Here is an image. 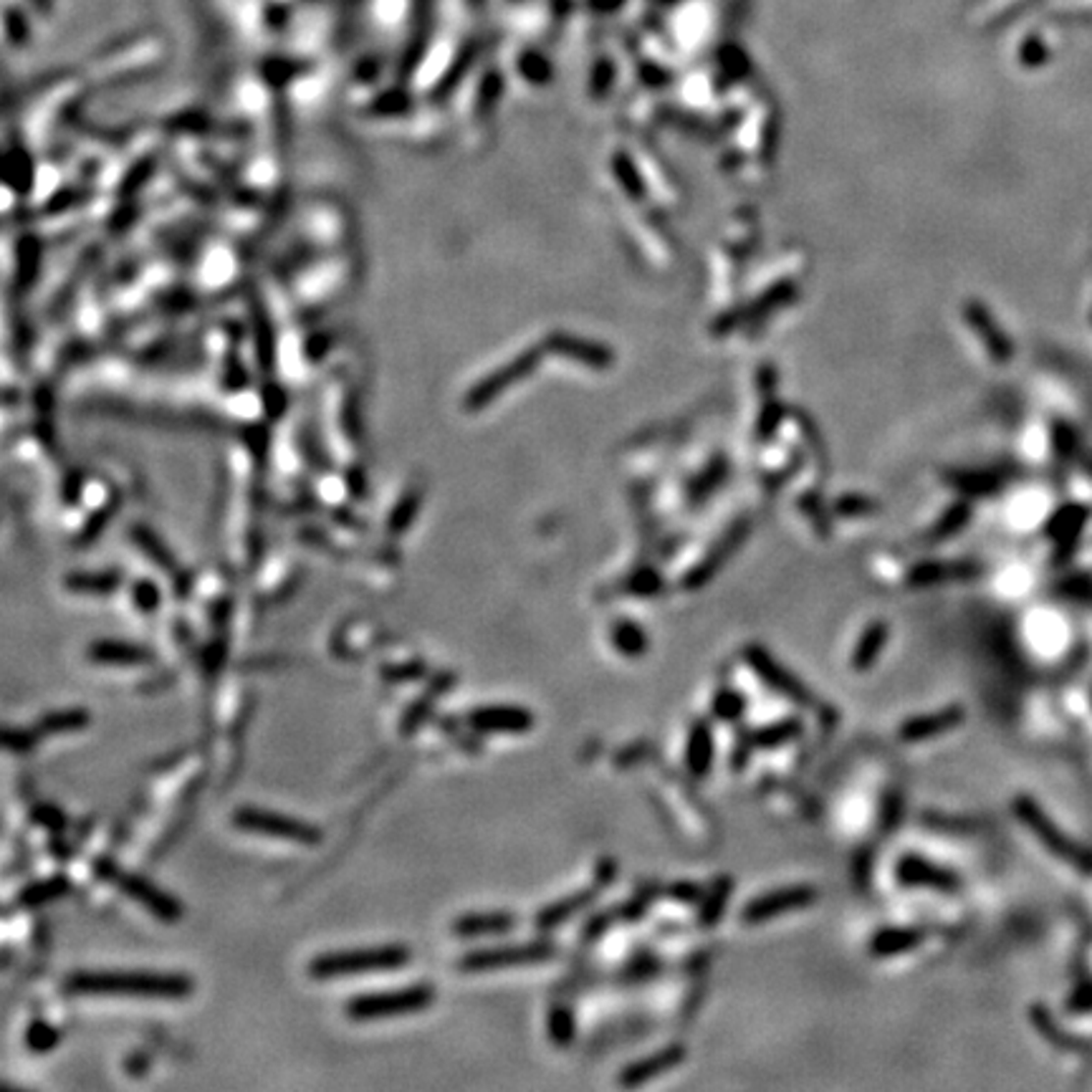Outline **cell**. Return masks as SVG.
Returning a JSON list of instances; mask_svg holds the SVG:
<instances>
[{
	"label": "cell",
	"mask_w": 1092,
	"mask_h": 1092,
	"mask_svg": "<svg viewBox=\"0 0 1092 1092\" xmlns=\"http://www.w3.org/2000/svg\"><path fill=\"white\" fill-rule=\"evenodd\" d=\"M64 992L94 999L183 1002L193 997L196 981L180 971H74L64 979Z\"/></svg>",
	"instance_id": "1"
},
{
	"label": "cell",
	"mask_w": 1092,
	"mask_h": 1092,
	"mask_svg": "<svg viewBox=\"0 0 1092 1092\" xmlns=\"http://www.w3.org/2000/svg\"><path fill=\"white\" fill-rule=\"evenodd\" d=\"M413 963V948L405 944H382L367 946V948H347V950H326L314 956L307 966L309 979L314 981H337V979H357V976L390 974Z\"/></svg>",
	"instance_id": "2"
},
{
	"label": "cell",
	"mask_w": 1092,
	"mask_h": 1092,
	"mask_svg": "<svg viewBox=\"0 0 1092 1092\" xmlns=\"http://www.w3.org/2000/svg\"><path fill=\"white\" fill-rule=\"evenodd\" d=\"M437 989L431 981H415L408 986H397L387 992H367L347 999L344 1014L349 1021H382L400 1019V1016H413L420 1011L431 1009L435 1004Z\"/></svg>",
	"instance_id": "3"
},
{
	"label": "cell",
	"mask_w": 1092,
	"mask_h": 1092,
	"mask_svg": "<svg viewBox=\"0 0 1092 1092\" xmlns=\"http://www.w3.org/2000/svg\"><path fill=\"white\" fill-rule=\"evenodd\" d=\"M231 822L241 833L259 834V837L284 839V842L304 844V847H316V844L324 842V830L319 825L299 820V817L281 815L273 809L254 807V804L238 807L231 815Z\"/></svg>",
	"instance_id": "4"
},
{
	"label": "cell",
	"mask_w": 1092,
	"mask_h": 1092,
	"mask_svg": "<svg viewBox=\"0 0 1092 1092\" xmlns=\"http://www.w3.org/2000/svg\"><path fill=\"white\" fill-rule=\"evenodd\" d=\"M556 953H559V946L549 939L486 946V948L466 950L458 958V971L461 974H486V971H498V968L532 966V963L551 961V958H556Z\"/></svg>",
	"instance_id": "5"
},
{
	"label": "cell",
	"mask_w": 1092,
	"mask_h": 1092,
	"mask_svg": "<svg viewBox=\"0 0 1092 1092\" xmlns=\"http://www.w3.org/2000/svg\"><path fill=\"white\" fill-rule=\"evenodd\" d=\"M744 661L746 665L754 670L756 678L762 680L767 688H772L774 693H779V696H784L786 701L797 703V706H802V709H815L817 706V698L815 693H812V688H809L802 678H797V675L791 673L789 667L781 665V662L776 661L764 645H756V643L746 645Z\"/></svg>",
	"instance_id": "6"
},
{
	"label": "cell",
	"mask_w": 1092,
	"mask_h": 1092,
	"mask_svg": "<svg viewBox=\"0 0 1092 1092\" xmlns=\"http://www.w3.org/2000/svg\"><path fill=\"white\" fill-rule=\"evenodd\" d=\"M466 726L479 736H524L537 726V716L516 703H490L476 706L466 714Z\"/></svg>",
	"instance_id": "7"
},
{
	"label": "cell",
	"mask_w": 1092,
	"mask_h": 1092,
	"mask_svg": "<svg viewBox=\"0 0 1092 1092\" xmlns=\"http://www.w3.org/2000/svg\"><path fill=\"white\" fill-rule=\"evenodd\" d=\"M112 886H117L119 892L130 897L132 903L143 905V908L147 910L152 918H157L160 923L183 921V915H185L183 903H180L175 895H170L167 891H162L160 886H154L152 880L144 878V875L127 873V870H122Z\"/></svg>",
	"instance_id": "8"
},
{
	"label": "cell",
	"mask_w": 1092,
	"mask_h": 1092,
	"mask_svg": "<svg viewBox=\"0 0 1092 1092\" xmlns=\"http://www.w3.org/2000/svg\"><path fill=\"white\" fill-rule=\"evenodd\" d=\"M817 897H820V891L815 886L779 888V891L764 892V895L754 897L751 903H746L744 910H741V921L751 923V926L754 923L774 921L779 915L794 913V910H802L807 905L817 903Z\"/></svg>",
	"instance_id": "9"
},
{
	"label": "cell",
	"mask_w": 1092,
	"mask_h": 1092,
	"mask_svg": "<svg viewBox=\"0 0 1092 1092\" xmlns=\"http://www.w3.org/2000/svg\"><path fill=\"white\" fill-rule=\"evenodd\" d=\"M895 878L903 888H928L939 892L961 891V878L953 870L941 868L923 855H903L895 865Z\"/></svg>",
	"instance_id": "10"
},
{
	"label": "cell",
	"mask_w": 1092,
	"mask_h": 1092,
	"mask_svg": "<svg viewBox=\"0 0 1092 1092\" xmlns=\"http://www.w3.org/2000/svg\"><path fill=\"white\" fill-rule=\"evenodd\" d=\"M802 731H804L802 718H781V720H774V723H764V726L754 728L751 733L749 731L741 733L736 741L733 767L736 769L744 767L746 759H749L754 749L769 751V749H779V746L791 744V741H797V738L802 736Z\"/></svg>",
	"instance_id": "11"
},
{
	"label": "cell",
	"mask_w": 1092,
	"mask_h": 1092,
	"mask_svg": "<svg viewBox=\"0 0 1092 1092\" xmlns=\"http://www.w3.org/2000/svg\"><path fill=\"white\" fill-rule=\"evenodd\" d=\"M519 926V918L508 910H486V913H463L450 923V933L461 941L498 939Z\"/></svg>",
	"instance_id": "12"
},
{
	"label": "cell",
	"mask_w": 1092,
	"mask_h": 1092,
	"mask_svg": "<svg viewBox=\"0 0 1092 1092\" xmlns=\"http://www.w3.org/2000/svg\"><path fill=\"white\" fill-rule=\"evenodd\" d=\"M86 658L96 665H119V667H137V665H149L157 661L154 650L149 645L132 643V640H119V638H101L89 643L86 648Z\"/></svg>",
	"instance_id": "13"
},
{
	"label": "cell",
	"mask_w": 1092,
	"mask_h": 1092,
	"mask_svg": "<svg viewBox=\"0 0 1092 1092\" xmlns=\"http://www.w3.org/2000/svg\"><path fill=\"white\" fill-rule=\"evenodd\" d=\"M455 680H458V675H455L453 670H440V673L432 675L431 683H428V691L423 693V696L415 698L408 709H405V714H402L400 736H405V738L415 736V733L420 731V726H423L428 718H432V711H435V701L440 696H445V693L453 691Z\"/></svg>",
	"instance_id": "14"
},
{
	"label": "cell",
	"mask_w": 1092,
	"mask_h": 1092,
	"mask_svg": "<svg viewBox=\"0 0 1092 1092\" xmlns=\"http://www.w3.org/2000/svg\"><path fill=\"white\" fill-rule=\"evenodd\" d=\"M963 718H966V714H963L961 706H946L944 711H936V714L913 716V718L903 720L897 733L905 744H918V741H928V738L953 731V728L961 726Z\"/></svg>",
	"instance_id": "15"
},
{
	"label": "cell",
	"mask_w": 1092,
	"mask_h": 1092,
	"mask_svg": "<svg viewBox=\"0 0 1092 1092\" xmlns=\"http://www.w3.org/2000/svg\"><path fill=\"white\" fill-rule=\"evenodd\" d=\"M600 891H603V886L595 880V886L582 888V891L572 892V895L559 897L554 903L544 905L537 913V918H534V926H537V931H554V928L564 926L567 921H572L574 915L590 908L595 903V897L600 895Z\"/></svg>",
	"instance_id": "16"
},
{
	"label": "cell",
	"mask_w": 1092,
	"mask_h": 1092,
	"mask_svg": "<svg viewBox=\"0 0 1092 1092\" xmlns=\"http://www.w3.org/2000/svg\"><path fill=\"white\" fill-rule=\"evenodd\" d=\"M683 1060H685V1047L683 1045L662 1047V1050H658L656 1055L643 1057V1060H638L635 1064H630V1067L622 1069L620 1085L622 1087H640V1085H645V1082H653L656 1077H661V1074H665V1072H670L673 1067H678Z\"/></svg>",
	"instance_id": "17"
},
{
	"label": "cell",
	"mask_w": 1092,
	"mask_h": 1092,
	"mask_svg": "<svg viewBox=\"0 0 1092 1092\" xmlns=\"http://www.w3.org/2000/svg\"><path fill=\"white\" fill-rule=\"evenodd\" d=\"M926 941V933L921 928H908V926H892V928H880L873 939L868 941L870 956L875 958H892L903 956L908 950L918 948Z\"/></svg>",
	"instance_id": "18"
},
{
	"label": "cell",
	"mask_w": 1092,
	"mask_h": 1092,
	"mask_svg": "<svg viewBox=\"0 0 1092 1092\" xmlns=\"http://www.w3.org/2000/svg\"><path fill=\"white\" fill-rule=\"evenodd\" d=\"M72 878L64 873H56V875H48V878H41V880H33V883H26L24 888H21L19 892H16V905L24 910H38L43 908V905L54 903V900H59V897L69 895L72 892Z\"/></svg>",
	"instance_id": "19"
},
{
	"label": "cell",
	"mask_w": 1092,
	"mask_h": 1092,
	"mask_svg": "<svg viewBox=\"0 0 1092 1092\" xmlns=\"http://www.w3.org/2000/svg\"><path fill=\"white\" fill-rule=\"evenodd\" d=\"M714 764V728L709 720H693L691 733H688V744H685V767L693 776H706L711 772Z\"/></svg>",
	"instance_id": "20"
},
{
	"label": "cell",
	"mask_w": 1092,
	"mask_h": 1092,
	"mask_svg": "<svg viewBox=\"0 0 1092 1092\" xmlns=\"http://www.w3.org/2000/svg\"><path fill=\"white\" fill-rule=\"evenodd\" d=\"M888 638H891V627L883 620H875L865 627V632H862L855 645V653H852V667H855L857 673H868L870 667L878 662Z\"/></svg>",
	"instance_id": "21"
},
{
	"label": "cell",
	"mask_w": 1092,
	"mask_h": 1092,
	"mask_svg": "<svg viewBox=\"0 0 1092 1092\" xmlns=\"http://www.w3.org/2000/svg\"><path fill=\"white\" fill-rule=\"evenodd\" d=\"M91 723V714L86 709H61L48 711L36 720V731L46 736H66V733H79Z\"/></svg>",
	"instance_id": "22"
},
{
	"label": "cell",
	"mask_w": 1092,
	"mask_h": 1092,
	"mask_svg": "<svg viewBox=\"0 0 1092 1092\" xmlns=\"http://www.w3.org/2000/svg\"><path fill=\"white\" fill-rule=\"evenodd\" d=\"M66 590L74 595L89 597H109L122 585V574L109 569V572H77L66 577Z\"/></svg>",
	"instance_id": "23"
},
{
	"label": "cell",
	"mask_w": 1092,
	"mask_h": 1092,
	"mask_svg": "<svg viewBox=\"0 0 1092 1092\" xmlns=\"http://www.w3.org/2000/svg\"><path fill=\"white\" fill-rule=\"evenodd\" d=\"M731 892H733L731 878H718L709 891L703 892V903H701V910H698V923H701L703 928L716 926V923L723 918V910H726L728 900H731Z\"/></svg>",
	"instance_id": "24"
},
{
	"label": "cell",
	"mask_w": 1092,
	"mask_h": 1092,
	"mask_svg": "<svg viewBox=\"0 0 1092 1092\" xmlns=\"http://www.w3.org/2000/svg\"><path fill=\"white\" fill-rule=\"evenodd\" d=\"M614 650L625 658H643L650 650L648 632L632 620H617L612 627Z\"/></svg>",
	"instance_id": "25"
},
{
	"label": "cell",
	"mask_w": 1092,
	"mask_h": 1092,
	"mask_svg": "<svg viewBox=\"0 0 1092 1092\" xmlns=\"http://www.w3.org/2000/svg\"><path fill=\"white\" fill-rule=\"evenodd\" d=\"M61 1032L59 1027H54L48 1019H30L29 1024H26V1032H24V1045L26 1050L33 1052V1055H48V1052H54L56 1047L61 1045Z\"/></svg>",
	"instance_id": "26"
},
{
	"label": "cell",
	"mask_w": 1092,
	"mask_h": 1092,
	"mask_svg": "<svg viewBox=\"0 0 1092 1092\" xmlns=\"http://www.w3.org/2000/svg\"><path fill=\"white\" fill-rule=\"evenodd\" d=\"M546 1032L556 1047H569L577 1037V1016L569 1004H554L546 1014Z\"/></svg>",
	"instance_id": "27"
},
{
	"label": "cell",
	"mask_w": 1092,
	"mask_h": 1092,
	"mask_svg": "<svg viewBox=\"0 0 1092 1092\" xmlns=\"http://www.w3.org/2000/svg\"><path fill=\"white\" fill-rule=\"evenodd\" d=\"M711 711H714L716 720H720V723H733V720H738L746 714V696L741 691H736V688H720L714 696Z\"/></svg>",
	"instance_id": "28"
},
{
	"label": "cell",
	"mask_w": 1092,
	"mask_h": 1092,
	"mask_svg": "<svg viewBox=\"0 0 1092 1092\" xmlns=\"http://www.w3.org/2000/svg\"><path fill=\"white\" fill-rule=\"evenodd\" d=\"M29 822L36 827H43L51 834H64L66 827H69V817H66L64 809L48 802L33 804L29 809Z\"/></svg>",
	"instance_id": "29"
},
{
	"label": "cell",
	"mask_w": 1092,
	"mask_h": 1092,
	"mask_svg": "<svg viewBox=\"0 0 1092 1092\" xmlns=\"http://www.w3.org/2000/svg\"><path fill=\"white\" fill-rule=\"evenodd\" d=\"M379 675H382V680H387V683H415V680L428 678V675H431V670H428L426 661L415 658V661L390 662V665H382Z\"/></svg>",
	"instance_id": "30"
},
{
	"label": "cell",
	"mask_w": 1092,
	"mask_h": 1092,
	"mask_svg": "<svg viewBox=\"0 0 1092 1092\" xmlns=\"http://www.w3.org/2000/svg\"><path fill=\"white\" fill-rule=\"evenodd\" d=\"M132 604L140 614H154L162 604V592L152 579H137L132 582Z\"/></svg>",
	"instance_id": "31"
},
{
	"label": "cell",
	"mask_w": 1092,
	"mask_h": 1092,
	"mask_svg": "<svg viewBox=\"0 0 1092 1092\" xmlns=\"http://www.w3.org/2000/svg\"><path fill=\"white\" fill-rule=\"evenodd\" d=\"M658 895H661V888H658V886L640 888V891L635 892V895H632L627 903L620 905V918H622V921H627V923L640 921V918L648 913V908L653 905V900H656Z\"/></svg>",
	"instance_id": "32"
},
{
	"label": "cell",
	"mask_w": 1092,
	"mask_h": 1092,
	"mask_svg": "<svg viewBox=\"0 0 1092 1092\" xmlns=\"http://www.w3.org/2000/svg\"><path fill=\"white\" fill-rule=\"evenodd\" d=\"M41 733L36 731V726L33 728H16V726H6V731H3V746H6L11 754H30V751L36 749V744L41 741Z\"/></svg>",
	"instance_id": "33"
},
{
	"label": "cell",
	"mask_w": 1092,
	"mask_h": 1092,
	"mask_svg": "<svg viewBox=\"0 0 1092 1092\" xmlns=\"http://www.w3.org/2000/svg\"><path fill=\"white\" fill-rule=\"evenodd\" d=\"M905 812V799L900 791H888L883 799V809H880V830L883 833H895V827L900 825Z\"/></svg>",
	"instance_id": "34"
},
{
	"label": "cell",
	"mask_w": 1092,
	"mask_h": 1092,
	"mask_svg": "<svg viewBox=\"0 0 1092 1092\" xmlns=\"http://www.w3.org/2000/svg\"><path fill=\"white\" fill-rule=\"evenodd\" d=\"M137 542H140V549H144L149 554V559L154 561V564H160V569H175V559H172L170 551L165 549V544H160L157 539L152 537V534L147 532H137Z\"/></svg>",
	"instance_id": "35"
},
{
	"label": "cell",
	"mask_w": 1092,
	"mask_h": 1092,
	"mask_svg": "<svg viewBox=\"0 0 1092 1092\" xmlns=\"http://www.w3.org/2000/svg\"><path fill=\"white\" fill-rule=\"evenodd\" d=\"M614 921H622L620 908H612V910H607V913L590 915V918H587V923H585V931H582V941H597L600 936H604V933H607V928L612 926Z\"/></svg>",
	"instance_id": "36"
},
{
	"label": "cell",
	"mask_w": 1092,
	"mask_h": 1092,
	"mask_svg": "<svg viewBox=\"0 0 1092 1092\" xmlns=\"http://www.w3.org/2000/svg\"><path fill=\"white\" fill-rule=\"evenodd\" d=\"M437 726H440V731L448 733V736L458 738V744L461 746H468V751H479V738H471L468 733H473V728H461L458 726V720L453 718V716H445V718H437Z\"/></svg>",
	"instance_id": "37"
},
{
	"label": "cell",
	"mask_w": 1092,
	"mask_h": 1092,
	"mask_svg": "<svg viewBox=\"0 0 1092 1092\" xmlns=\"http://www.w3.org/2000/svg\"><path fill=\"white\" fill-rule=\"evenodd\" d=\"M662 892H665L667 897H673V900H680V903H696V900H701L703 897L701 886H696V883H685V880L662 888Z\"/></svg>",
	"instance_id": "38"
},
{
	"label": "cell",
	"mask_w": 1092,
	"mask_h": 1092,
	"mask_svg": "<svg viewBox=\"0 0 1092 1092\" xmlns=\"http://www.w3.org/2000/svg\"><path fill=\"white\" fill-rule=\"evenodd\" d=\"M225 656H228V643L225 640L218 638L207 645L205 653H202V662H205L207 673H218L225 662Z\"/></svg>",
	"instance_id": "39"
},
{
	"label": "cell",
	"mask_w": 1092,
	"mask_h": 1092,
	"mask_svg": "<svg viewBox=\"0 0 1092 1092\" xmlns=\"http://www.w3.org/2000/svg\"><path fill=\"white\" fill-rule=\"evenodd\" d=\"M119 873H122V868H119V862L114 860L112 855H99L94 857V862H91V875H94L96 880L114 883Z\"/></svg>",
	"instance_id": "40"
},
{
	"label": "cell",
	"mask_w": 1092,
	"mask_h": 1092,
	"mask_svg": "<svg viewBox=\"0 0 1092 1092\" xmlns=\"http://www.w3.org/2000/svg\"><path fill=\"white\" fill-rule=\"evenodd\" d=\"M658 966H661V963H658L653 956H638L630 966V971H635V974H630V979H648V976H656Z\"/></svg>",
	"instance_id": "41"
},
{
	"label": "cell",
	"mask_w": 1092,
	"mask_h": 1092,
	"mask_svg": "<svg viewBox=\"0 0 1092 1092\" xmlns=\"http://www.w3.org/2000/svg\"><path fill=\"white\" fill-rule=\"evenodd\" d=\"M614 878H617V862H614L612 857H603V860H600V865H597V878L595 880L603 888H607Z\"/></svg>",
	"instance_id": "42"
},
{
	"label": "cell",
	"mask_w": 1092,
	"mask_h": 1092,
	"mask_svg": "<svg viewBox=\"0 0 1092 1092\" xmlns=\"http://www.w3.org/2000/svg\"><path fill=\"white\" fill-rule=\"evenodd\" d=\"M59 837L61 834H56L54 839H48V850H51V855H54L56 860H72L74 850L66 842H61Z\"/></svg>",
	"instance_id": "43"
}]
</instances>
